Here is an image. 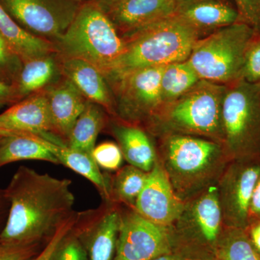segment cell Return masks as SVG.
Wrapping results in <instances>:
<instances>
[{
	"label": "cell",
	"instance_id": "e0dca14e",
	"mask_svg": "<svg viewBox=\"0 0 260 260\" xmlns=\"http://www.w3.org/2000/svg\"><path fill=\"white\" fill-rule=\"evenodd\" d=\"M178 0H124L104 10L121 37L175 14Z\"/></svg>",
	"mask_w": 260,
	"mask_h": 260
},
{
	"label": "cell",
	"instance_id": "603a6c76",
	"mask_svg": "<svg viewBox=\"0 0 260 260\" xmlns=\"http://www.w3.org/2000/svg\"><path fill=\"white\" fill-rule=\"evenodd\" d=\"M61 75L57 53L25 61L19 80V92L31 95L45 90L59 80Z\"/></svg>",
	"mask_w": 260,
	"mask_h": 260
},
{
	"label": "cell",
	"instance_id": "f1b7e54d",
	"mask_svg": "<svg viewBox=\"0 0 260 260\" xmlns=\"http://www.w3.org/2000/svg\"><path fill=\"white\" fill-rule=\"evenodd\" d=\"M77 221L58 244L51 260H88V252L80 237Z\"/></svg>",
	"mask_w": 260,
	"mask_h": 260
},
{
	"label": "cell",
	"instance_id": "d590c367",
	"mask_svg": "<svg viewBox=\"0 0 260 260\" xmlns=\"http://www.w3.org/2000/svg\"><path fill=\"white\" fill-rule=\"evenodd\" d=\"M257 217H260V178L254 187L250 203V219Z\"/></svg>",
	"mask_w": 260,
	"mask_h": 260
},
{
	"label": "cell",
	"instance_id": "ab89813d",
	"mask_svg": "<svg viewBox=\"0 0 260 260\" xmlns=\"http://www.w3.org/2000/svg\"><path fill=\"white\" fill-rule=\"evenodd\" d=\"M152 260H188V259H184L181 256L170 253V254H162V255L157 256Z\"/></svg>",
	"mask_w": 260,
	"mask_h": 260
},
{
	"label": "cell",
	"instance_id": "4dcf8cb0",
	"mask_svg": "<svg viewBox=\"0 0 260 260\" xmlns=\"http://www.w3.org/2000/svg\"><path fill=\"white\" fill-rule=\"evenodd\" d=\"M250 83H260V35L256 34L246 50L242 78Z\"/></svg>",
	"mask_w": 260,
	"mask_h": 260
},
{
	"label": "cell",
	"instance_id": "cb8c5ba5",
	"mask_svg": "<svg viewBox=\"0 0 260 260\" xmlns=\"http://www.w3.org/2000/svg\"><path fill=\"white\" fill-rule=\"evenodd\" d=\"M23 160H44L59 164L57 158L31 134L0 138V168Z\"/></svg>",
	"mask_w": 260,
	"mask_h": 260
},
{
	"label": "cell",
	"instance_id": "4316f807",
	"mask_svg": "<svg viewBox=\"0 0 260 260\" xmlns=\"http://www.w3.org/2000/svg\"><path fill=\"white\" fill-rule=\"evenodd\" d=\"M148 176V172L129 165L117 170L112 178L109 177L113 203L120 202L133 209Z\"/></svg>",
	"mask_w": 260,
	"mask_h": 260
},
{
	"label": "cell",
	"instance_id": "3957f363",
	"mask_svg": "<svg viewBox=\"0 0 260 260\" xmlns=\"http://www.w3.org/2000/svg\"><path fill=\"white\" fill-rule=\"evenodd\" d=\"M122 55L107 80L135 70L187 60L196 32L175 15L124 36Z\"/></svg>",
	"mask_w": 260,
	"mask_h": 260
},
{
	"label": "cell",
	"instance_id": "8992f818",
	"mask_svg": "<svg viewBox=\"0 0 260 260\" xmlns=\"http://www.w3.org/2000/svg\"><path fill=\"white\" fill-rule=\"evenodd\" d=\"M255 29L239 21L198 39L189 59L200 80L229 85L242 78L246 50Z\"/></svg>",
	"mask_w": 260,
	"mask_h": 260
},
{
	"label": "cell",
	"instance_id": "60d3db41",
	"mask_svg": "<svg viewBox=\"0 0 260 260\" xmlns=\"http://www.w3.org/2000/svg\"><path fill=\"white\" fill-rule=\"evenodd\" d=\"M188 260H213V259H188Z\"/></svg>",
	"mask_w": 260,
	"mask_h": 260
},
{
	"label": "cell",
	"instance_id": "ffe728a7",
	"mask_svg": "<svg viewBox=\"0 0 260 260\" xmlns=\"http://www.w3.org/2000/svg\"><path fill=\"white\" fill-rule=\"evenodd\" d=\"M31 135L57 158L59 164L86 178L96 187L104 202L113 203L109 176L102 174L91 155L70 148L56 137Z\"/></svg>",
	"mask_w": 260,
	"mask_h": 260
},
{
	"label": "cell",
	"instance_id": "2e32d148",
	"mask_svg": "<svg viewBox=\"0 0 260 260\" xmlns=\"http://www.w3.org/2000/svg\"><path fill=\"white\" fill-rule=\"evenodd\" d=\"M174 15L192 28L199 39L241 21L231 0H178Z\"/></svg>",
	"mask_w": 260,
	"mask_h": 260
},
{
	"label": "cell",
	"instance_id": "d6986e66",
	"mask_svg": "<svg viewBox=\"0 0 260 260\" xmlns=\"http://www.w3.org/2000/svg\"><path fill=\"white\" fill-rule=\"evenodd\" d=\"M59 58L61 75L71 81L88 102L113 113L114 99L110 87L102 72L83 59L59 56Z\"/></svg>",
	"mask_w": 260,
	"mask_h": 260
},
{
	"label": "cell",
	"instance_id": "7a4b0ae2",
	"mask_svg": "<svg viewBox=\"0 0 260 260\" xmlns=\"http://www.w3.org/2000/svg\"><path fill=\"white\" fill-rule=\"evenodd\" d=\"M229 160L220 143L199 137L171 134L164 141L160 162L176 194L185 203L217 185Z\"/></svg>",
	"mask_w": 260,
	"mask_h": 260
},
{
	"label": "cell",
	"instance_id": "484cf974",
	"mask_svg": "<svg viewBox=\"0 0 260 260\" xmlns=\"http://www.w3.org/2000/svg\"><path fill=\"white\" fill-rule=\"evenodd\" d=\"M200 80L188 60L166 65L160 80L162 107L189 91Z\"/></svg>",
	"mask_w": 260,
	"mask_h": 260
},
{
	"label": "cell",
	"instance_id": "ac0fdd59",
	"mask_svg": "<svg viewBox=\"0 0 260 260\" xmlns=\"http://www.w3.org/2000/svg\"><path fill=\"white\" fill-rule=\"evenodd\" d=\"M62 80L45 89L53 135L68 145L70 133L88 100L69 80Z\"/></svg>",
	"mask_w": 260,
	"mask_h": 260
},
{
	"label": "cell",
	"instance_id": "74e56055",
	"mask_svg": "<svg viewBox=\"0 0 260 260\" xmlns=\"http://www.w3.org/2000/svg\"><path fill=\"white\" fill-rule=\"evenodd\" d=\"M88 1L97 5L104 11L109 7L115 5L116 3H120L121 1H124V0H88Z\"/></svg>",
	"mask_w": 260,
	"mask_h": 260
},
{
	"label": "cell",
	"instance_id": "836d02e7",
	"mask_svg": "<svg viewBox=\"0 0 260 260\" xmlns=\"http://www.w3.org/2000/svg\"><path fill=\"white\" fill-rule=\"evenodd\" d=\"M43 248L42 245H0V260H29L39 254Z\"/></svg>",
	"mask_w": 260,
	"mask_h": 260
},
{
	"label": "cell",
	"instance_id": "b9f144b4",
	"mask_svg": "<svg viewBox=\"0 0 260 260\" xmlns=\"http://www.w3.org/2000/svg\"><path fill=\"white\" fill-rule=\"evenodd\" d=\"M258 34H259V35H260V23H259V30H258Z\"/></svg>",
	"mask_w": 260,
	"mask_h": 260
},
{
	"label": "cell",
	"instance_id": "9c48e42d",
	"mask_svg": "<svg viewBox=\"0 0 260 260\" xmlns=\"http://www.w3.org/2000/svg\"><path fill=\"white\" fill-rule=\"evenodd\" d=\"M81 4L76 0H0L22 28L53 44L69 28Z\"/></svg>",
	"mask_w": 260,
	"mask_h": 260
},
{
	"label": "cell",
	"instance_id": "8d00e7d4",
	"mask_svg": "<svg viewBox=\"0 0 260 260\" xmlns=\"http://www.w3.org/2000/svg\"><path fill=\"white\" fill-rule=\"evenodd\" d=\"M10 52H11V51L0 34V66H4L8 62Z\"/></svg>",
	"mask_w": 260,
	"mask_h": 260
},
{
	"label": "cell",
	"instance_id": "8fae6325",
	"mask_svg": "<svg viewBox=\"0 0 260 260\" xmlns=\"http://www.w3.org/2000/svg\"><path fill=\"white\" fill-rule=\"evenodd\" d=\"M120 213L114 260H152L172 253L170 229L149 221L134 209Z\"/></svg>",
	"mask_w": 260,
	"mask_h": 260
},
{
	"label": "cell",
	"instance_id": "d6a6232c",
	"mask_svg": "<svg viewBox=\"0 0 260 260\" xmlns=\"http://www.w3.org/2000/svg\"><path fill=\"white\" fill-rule=\"evenodd\" d=\"M239 12L240 20L249 24L256 32L260 23V0H233Z\"/></svg>",
	"mask_w": 260,
	"mask_h": 260
},
{
	"label": "cell",
	"instance_id": "9a60e30c",
	"mask_svg": "<svg viewBox=\"0 0 260 260\" xmlns=\"http://www.w3.org/2000/svg\"><path fill=\"white\" fill-rule=\"evenodd\" d=\"M25 134L53 135L45 90L0 114V138Z\"/></svg>",
	"mask_w": 260,
	"mask_h": 260
},
{
	"label": "cell",
	"instance_id": "5b68a950",
	"mask_svg": "<svg viewBox=\"0 0 260 260\" xmlns=\"http://www.w3.org/2000/svg\"><path fill=\"white\" fill-rule=\"evenodd\" d=\"M61 57L83 59L107 78L124 49L122 38L100 8L86 1L80 5L69 28L54 43Z\"/></svg>",
	"mask_w": 260,
	"mask_h": 260
},
{
	"label": "cell",
	"instance_id": "83f0119b",
	"mask_svg": "<svg viewBox=\"0 0 260 260\" xmlns=\"http://www.w3.org/2000/svg\"><path fill=\"white\" fill-rule=\"evenodd\" d=\"M218 260H260L244 229L226 227L215 247Z\"/></svg>",
	"mask_w": 260,
	"mask_h": 260
},
{
	"label": "cell",
	"instance_id": "7402d4cb",
	"mask_svg": "<svg viewBox=\"0 0 260 260\" xmlns=\"http://www.w3.org/2000/svg\"><path fill=\"white\" fill-rule=\"evenodd\" d=\"M0 34L12 53L24 61L56 53L52 42L44 40L22 28L0 5Z\"/></svg>",
	"mask_w": 260,
	"mask_h": 260
},
{
	"label": "cell",
	"instance_id": "30bf717a",
	"mask_svg": "<svg viewBox=\"0 0 260 260\" xmlns=\"http://www.w3.org/2000/svg\"><path fill=\"white\" fill-rule=\"evenodd\" d=\"M219 179L217 188L224 225L245 229L250 220L251 196L260 178V162L234 160Z\"/></svg>",
	"mask_w": 260,
	"mask_h": 260
},
{
	"label": "cell",
	"instance_id": "e575fe53",
	"mask_svg": "<svg viewBox=\"0 0 260 260\" xmlns=\"http://www.w3.org/2000/svg\"><path fill=\"white\" fill-rule=\"evenodd\" d=\"M245 232L251 244L260 255V217L251 218Z\"/></svg>",
	"mask_w": 260,
	"mask_h": 260
},
{
	"label": "cell",
	"instance_id": "4fadbf2b",
	"mask_svg": "<svg viewBox=\"0 0 260 260\" xmlns=\"http://www.w3.org/2000/svg\"><path fill=\"white\" fill-rule=\"evenodd\" d=\"M223 225L218 188L215 185L186 201L181 215L172 227L179 232L191 233L213 246L215 251Z\"/></svg>",
	"mask_w": 260,
	"mask_h": 260
},
{
	"label": "cell",
	"instance_id": "ba28073f",
	"mask_svg": "<svg viewBox=\"0 0 260 260\" xmlns=\"http://www.w3.org/2000/svg\"><path fill=\"white\" fill-rule=\"evenodd\" d=\"M165 66L135 70L107 80L116 96V112L124 122L150 121L162 107L160 80Z\"/></svg>",
	"mask_w": 260,
	"mask_h": 260
},
{
	"label": "cell",
	"instance_id": "f546056e",
	"mask_svg": "<svg viewBox=\"0 0 260 260\" xmlns=\"http://www.w3.org/2000/svg\"><path fill=\"white\" fill-rule=\"evenodd\" d=\"M91 156L98 167L107 171L119 170L124 158L119 145L112 142H106L95 146Z\"/></svg>",
	"mask_w": 260,
	"mask_h": 260
},
{
	"label": "cell",
	"instance_id": "f35d334b",
	"mask_svg": "<svg viewBox=\"0 0 260 260\" xmlns=\"http://www.w3.org/2000/svg\"><path fill=\"white\" fill-rule=\"evenodd\" d=\"M12 93L13 90L9 85L0 81V102H5L8 99Z\"/></svg>",
	"mask_w": 260,
	"mask_h": 260
},
{
	"label": "cell",
	"instance_id": "5bb4252c",
	"mask_svg": "<svg viewBox=\"0 0 260 260\" xmlns=\"http://www.w3.org/2000/svg\"><path fill=\"white\" fill-rule=\"evenodd\" d=\"M120 219V211L107 202L80 213L77 224L88 260H114Z\"/></svg>",
	"mask_w": 260,
	"mask_h": 260
},
{
	"label": "cell",
	"instance_id": "d4e9b609",
	"mask_svg": "<svg viewBox=\"0 0 260 260\" xmlns=\"http://www.w3.org/2000/svg\"><path fill=\"white\" fill-rule=\"evenodd\" d=\"M106 116L101 106L87 102L68 138L70 148L91 155L98 135L105 126Z\"/></svg>",
	"mask_w": 260,
	"mask_h": 260
},
{
	"label": "cell",
	"instance_id": "1f68e13d",
	"mask_svg": "<svg viewBox=\"0 0 260 260\" xmlns=\"http://www.w3.org/2000/svg\"><path fill=\"white\" fill-rule=\"evenodd\" d=\"M78 216H79V213L78 212H75L68 220H67L57 229L54 235L53 236V237L49 241V242L40 251V252L29 260H51L53 253L55 250L58 244L60 242L63 237L74 226L77 220H78Z\"/></svg>",
	"mask_w": 260,
	"mask_h": 260
},
{
	"label": "cell",
	"instance_id": "7bdbcfd3",
	"mask_svg": "<svg viewBox=\"0 0 260 260\" xmlns=\"http://www.w3.org/2000/svg\"><path fill=\"white\" fill-rule=\"evenodd\" d=\"M76 1L80 2L81 0H76Z\"/></svg>",
	"mask_w": 260,
	"mask_h": 260
},
{
	"label": "cell",
	"instance_id": "7c38bea8",
	"mask_svg": "<svg viewBox=\"0 0 260 260\" xmlns=\"http://www.w3.org/2000/svg\"><path fill=\"white\" fill-rule=\"evenodd\" d=\"M184 206V202L176 194L157 159L133 209L149 221L169 229L179 218Z\"/></svg>",
	"mask_w": 260,
	"mask_h": 260
},
{
	"label": "cell",
	"instance_id": "44dd1931",
	"mask_svg": "<svg viewBox=\"0 0 260 260\" xmlns=\"http://www.w3.org/2000/svg\"><path fill=\"white\" fill-rule=\"evenodd\" d=\"M112 133L129 165L145 172L152 170L157 160L156 154L144 130L127 122L113 123Z\"/></svg>",
	"mask_w": 260,
	"mask_h": 260
},
{
	"label": "cell",
	"instance_id": "6da1fadb",
	"mask_svg": "<svg viewBox=\"0 0 260 260\" xmlns=\"http://www.w3.org/2000/svg\"><path fill=\"white\" fill-rule=\"evenodd\" d=\"M71 185L69 179H58L20 167L3 191L10 208L0 234V245L47 244L75 213Z\"/></svg>",
	"mask_w": 260,
	"mask_h": 260
},
{
	"label": "cell",
	"instance_id": "52a82bcc",
	"mask_svg": "<svg viewBox=\"0 0 260 260\" xmlns=\"http://www.w3.org/2000/svg\"><path fill=\"white\" fill-rule=\"evenodd\" d=\"M223 147L230 160L260 151V83L239 79L228 85L223 104Z\"/></svg>",
	"mask_w": 260,
	"mask_h": 260
},
{
	"label": "cell",
	"instance_id": "277c9868",
	"mask_svg": "<svg viewBox=\"0 0 260 260\" xmlns=\"http://www.w3.org/2000/svg\"><path fill=\"white\" fill-rule=\"evenodd\" d=\"M228 85L200 80L177 100L164 106L148 121L168 134L199 137L223 145V104Z\"/></svg>",
	"mask_w": 260,
	"mask_h": 260
}]
</instances>
